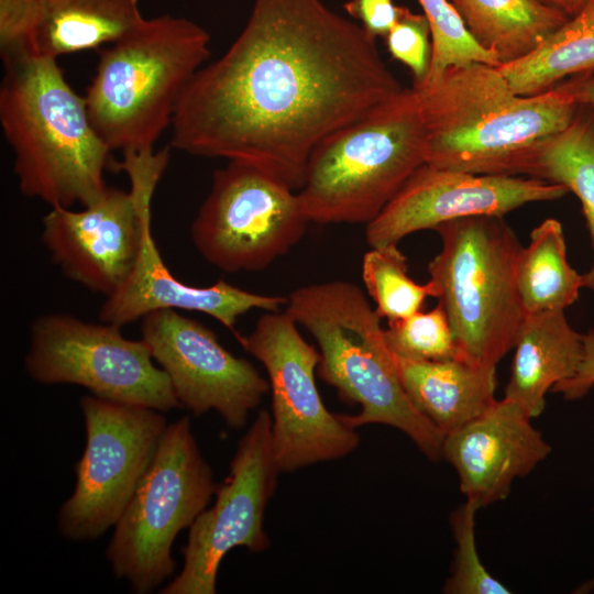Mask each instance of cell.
<instances>
[{
	"label": "cell",
	"mask_w": 594,
	"mask_h": 594,
	"mask_svg": "<svg viewBox=\"0 0 594 594\" xmlns=\"http://www.w3.org/2000/svg\"><path fill=\"white\" fill-rule=\"evenodd\" d=\"M375 41L321 0H254L228 51L186 86L169 147L255 166L298 191L324 138L404 89Z\"/></svg>",
	"instance_id": "1"
},
{
	"label": "cell",
	"mask_w": 594,
	"mask_h": 594,
	"mask_svg": "<svg viewBox=\"0 0 594 594\" xmlns=\"http://www.w3.org/2000/svg\"><path fill=\"white\" fill-rule=\"evenodd\" d=\"M3 68L0 124L21 194L51 208L97 201L109 187L111 151L94 129L84 97L57 59L28 55Z\"/></svg>",
	"instance_id": "2"
},
{
	"label": "cell",
	"mask_w": 594,
	"mask_h": 594,
	"mask_svg": "<svg viewBox=\"0 0 594 594\" xmlns=\"http://www.w3.org/2000/svg\"><path fill=\"white\" fill-rule=\"evenodd\" d=\"M426 128V163L484 175H513L529 147L565 129L579 105L551 89L517 95L497 67L470 63L413 86Z\"/></svg>",
	"instance_id": "3"
},
{
	"label": "cell",
	"mask_w": 594,
	"mask_h": 594,
	"mask_svg": "<svg viewBox=\"0 0 594 594\" xmlns=\"http://www.w3.org/2000/svg\"><path fill=\"white\" fill-rule=\"evenodd\" d=\"M285 311L316 340L320 377L361 406L358 415L339 414L346 426H392L430 460L442 459L444 435L407 396L381 318L359 286L330 280L296 288L287 296Z\"/></svg>",
	"instance_id": "4"
},
{
	"label": "cell",
	"mask_w": 594,
	"mask_h": 594,
	"mask_svg": "<svg viewBox=\"0 0 594 594\" xmlns=\"http://www.w3.org/2000/svg\"><path fill=\"white\" fill-rule=\"evenodd\" d=\"M209 33L169 14L146 19L100 51L84 97L94 129L124 154L154 152L178 101L210 56Z\"/></svg>",
	"instance_id": "5"
},
{
	"label": "cell",
	"mask_w": 594,
	"mask_h": 594,
	"mask_svg": "<svg viewBox=\"0 0 594 594\" xmlns=\"http://www.w3.org/2000/svg\"><path fill=\"white\" fill-rule=\"evenodd\" d=\"M425 163L419 98L404 88L314 148L298 196L309 222L367 224Z\"/></svg>",
	"instance_id": "6"
},
{
	"label": "cell",
	"mask_w": 594,
	"mask_h": 594,
	"mask_svg": "<svg viewBox=\"0 0 594 594\" xmlns=\"http://www.w3.org/2000/svg\"><path fill=\"white\" fill-rule=\"evenodd\" d=\"M435 231L442 249L428 264L429 279L450 321L460 358L496 367L514 348L526 316L516 283L521 242L497 216L460 218Z\"/></svg>",
	"instance_id": "7"
},
{
	"label": "cell",
	"mask_w": 594,
	"mask_h": 594,
	"mask_svg": "<svg viewBox=\"0 0 594 594\" xmlns=\"http://www.w3.org/2000/svg\"><path fill=\"white\" fill-rule=\"evenodd\" d=\"M217 485L184 416L167 425L146 471L113 526L106 558L136 594L156 590L175 571L177 535L207 508Z\"/></svg>",
	"instance_id": "8"
},
{
	"label": "cell",
	"mask_w": 594,
	"mask_h": 594,
	"mask_svg": "<svg viewBox=\"0 0 594 594\" xmlns=\"http://www.w3.org/2000/svg\"><path fill=\"white\" fill-rule=\"evenodd\" d=\"M169 146L141 155H123L118 165L129 190L108 187L80 210L56 207L43 217L41 240L52 261L69 279L105 295L114 293L138 258L151 201L169 158Z\"/></svg>",
	"instance_id": "9"
},
{
	"label": "cell",
	"mask_w": 594,
	"mask_h": 594,
	"mask_svg": "<svg viewBox=\"0 0 594 594\" xmlns=\"http://www.w3.org/2000/svg\"><path fill=\"white\" fill-rule=\"evenodd\" d=\"M153 361L146 343L125 338L119 326L52 312L31 326L24 369L40 384L77 385L98 398L162 413L182 408Z\"/></svg>",
	"instance_id": "10"
},
{
	"label": "cell",
	"mask_w": 594,
	"mask_h": 594,
	"mask_svg": "<svg viewBox=\"0 0 594 594\" xmlns=\"http://www.w3.org/2000/svg\"><path fill=\"white\" fill-rule=\"evenodd\" d=\"M86 447L74 465L75 487L57 514L67 540L90 541L113 527L130 502L167 427L153 408L85 395L79 400Z\"/></svg>",
	"instance_id": "11"
},
{
	"label": "cell",
	"mask_w": 594,
	"mask_h": 594,
	"mask_svg": "<svg viewBox=\"0 0 594 594\" xmlns=\"http://www.w3.org/2000/svg\"><path fill=\"white\" fill-rule=\"evenodd\" d=\"M308 222L297 190L231 161L213 172L190 237L204 260L222 272H261L300 241Z\"/></svg>",
	"instance_id": "12"
},
{
	"label": "cell",
	"mask_w": 594,
	"mask_h": 594,
	"mask_svg": "<svg viewBox=\"0 0 594 594\" xmlns=\"http://www.w3.org/2000/svg\"><path fill=\"white\" fill-rule=\"evenodd\" d=\"M238 341L268 377L272 395V443L280 472L341 459L360 442L355 429L324 406L316 385L320 353L284 311H265Z\"/></svg>",
	"instance_id": "13"
},
{
	"label": "cell",
	"mask_w": 594,
	"mask_h": 594,
	"mask_svg": "<svg viewBox=\"0 0 594 594\" xmlns=\"http://www.w3.org/2000/svg\"><path fill=\"white\" fill-rule=\"evenodd\" d=\"M280 473L273 452L272 417L258 411L239 441L230 472L216 487V501L189 527L182 548L184 565L161 594H215L219 566L237 547L268 548L264 513Z\"/></svg>",
	"instance_id": "14"
},
{
	"label": "cell",
	"mask_w": 594,
	"mask_h": 594,
	"mask_svg": "<svg viewBox=\"0 0 594 594\" xmlns=\"http://www.w3.org/2000/svg\"><path fill=\"white\" fill-rule=\"evenodd\" d=\"M141 339L167 374L182 406L194 416L217 411L234 429L270 391L254 365L228 351L212 330L174 309L143 317Z\"/></svg>",
	"instance_id": "15"
},
{
	"label": "cell",
	"mask_w": 594,
	"mask_h": 594,
	"mask_svg": "<svg viewBox=\"0 0 594 594\" xmlns=\"http://www.w3.org/2000/svg\"><path fill=\"white\" fill-rule=\"evenodd\" d=\"M559 184L534 177L484 175L422 164L365 228L371 248L398 244L407 235L473 216L504 217L519 207L564 197Z\"/></svg>",
	"instance_id": "16"
},
{
	"label": "cell",
	"mask_w": 594,
	"mask_h": 594,
	"mask_svg": "<svg viewBox=\"0 0 594 594\" xmlns=\"http://www.w3.org/2000/svg\"><path fill=\"white\" fill-rule=\"evenodd\" d=\"M531 417L504 397L444 436L442 458L457 471L465 501L479 509L505 499L515 479L528 475L551 448Z\"/></svg>",
	"instance_id": "17"
},
{
	"label": "cell",
	"mask_w": 594,
	"mask_h": 594,
	"mask_svg": "<svg viewBox=\"0 0 594 594\" xmlns=\"http://www.w3.org/2000/svg\"><path fill=\"white\" fill-rule=\"evenodd\" d=\"M286 301L287 297L252 293L222 279L205 287L185 284L165 265L150 219L130 275L106 297L99 319L122 328L157 310L196 311L212 317L235 336L241 316L254 309L278 311Z\"/></svg>",
	"instance_id": "18"
},
{
	"label": "cell",
	"mask_w": 594,
	"mask_h": 594,
	"mask_svg": "<svg viewBox=\"0 0 594 594\" xmlns=\"http://www.w3.org/2000/svg\"><path fill=\"white\" fill-rule=\"evenodd\" d=\"M513 349L504 397L535 418L546 407L547 393L576 374L584 359V334L569 324L564 310L528 314Z\"/></svg>",
	"instance_id": "19"
},
{
	"label": "cell",
	"mask_w": 594,
	"mask_h": 594,
	"mask_svg": "<svg viewBox=\"0 0 594 594\" xmlns=\"http://www.w3.org/2000/svg\"><path fill=\"white\" fill-rule=\"evenodd\" d=\"M392 354L407 396L444 436L472 421L496 400V367L459 358L413 361Z\"/></svg>",
	"instance_id": "20"
},
{
	"label": "cell",
	"mask_w": 594,
	"mask_h": 594,
	"mask_svg": "<svg viewBox=\"0 0 594 594\" xmlns=\"http://www.w3.org/2000/svg\"><path fill=\"white\" fill-rule=\"evenodd\" d=\"M144 16L139 0H37L31 54L62 55L114 43Z\"/></svg>",
	"instance_id": "21"
},
{
	"label": "cell",
	"mask_w": 594,
	"mask_h": 594,
	"mask_svg": "<svg viewBox=\"0 0 594 594\" xmlns=\"http://www.w3.org/2000/svg\"><path fill=\"white\" fill-rule=\"evenodd\" d=\"M513 175L559 184L573 193L581 201L594 253V105H579L565 129L525 151ZM583 287L594 292V258L583 274Z\"/></svg>",
	"instance_id": "22"
},
{
	"label": "cell",
	"mask_w": 594,
	"mask_h": 594,
	"mask_svg": "<svg viewBox=\"0 0 594 594\" xmlns=\"http://www.w3.org/2000/svg\"><path fill=\"white\" fill-rule=\"evenodd\" d=\"M473 38L501 65L532 52L569 16L539 0H450Z\"/></svg>",
	"instance_id": "23"
},
{
	"label": "cell",
	"mask_w": 594,
	"mask_h": 594,
	"mask_svg": "<svg viewBox=\"0 0 594 594\" xmlns=\"http://www.w3.org/2000/svg\"><path fill=\"white\" fill-rule=\"evenodd\" d=\"M520 96L551 90L565 77L594 73V0L544 37L528 55L497 67Z\"/></svg>",
	"instance_id": "24"
},
{
	"label": "cell",
	"mask_w": 594,
	"mask_h": 594,
	"mask_svg": "<svg viewBox=\"0 0 594 594\" xmlns=\"http://www.w3.org/2000/svg\"><path fill=\"white\" fill-rule=\"evenodd\" d=\"M516 283L526 315L565 310L583 287V275L568 262L561 223L549 218L530 232L517 260Z\"/></svg>",
	"instance_id": "25"
},
{
	"label": "cell",
	"mask_w": 594,
	"mask_h": 594,
	"mask_svg": "<svg viewBox=\"0 0 594 594\" xmlns=\"http://www.w3.org/2000/svg\"><path fill=\"white\" fill-rule=\"evenodd\" d=\"M362 279L377 316L388 322L420 311L427 297L437 296L433 282L418 284L408 276L407 258L397 244L371 248L363 255Z\"/></svg>",
	"instance_id": "26"
},
{
	"label": "cell",
	"mask_w": 594,
	"mask_h": 594,
	"mask_svg": "<svg viewBox=\"0 0 594 594\" xmlns=\"http://www.w3.org/2000/svg\"><path fill=\"white\" fill-rule=\"evenodd\" d=\"M418 2L430 24L432 43L430 68L424 82L436 79L451 66L470 63L501 66L498 57L473 38L449 0Z\"/></svg>",
	"instance_id": "27"
},
{
	"label": "cell",
	"mask_w": 594,
	"mask_h": 594,
	"mask_svg": "<svg viewBox=\"0 0 594 594\" xmlns=\"http://www.w3.org/2000/svg\"><path fill=\"white\" fill-rule=\"evenodd\" d=\"M387 346L397 356L413 361L460 358L455 338L442 305L388 322L384 329Z\"/></svg>",
	"instance_id": "28"
},
{
	"label": "cell",
	"mask_w": 594,
	"mask_h": 594,
	"mask_svg": "<svg viewBox=\"0 0 594 594\" xmlns=\"http://www.w3.org/2000/svg\"><path fill=\"white\" fill-rule=\"evenodd\" d=\"M477 507L465 501L451 515L455 541L452 571L443 592L448 594H508L510 590L495 579L480 560L475 543Z\"/></svg>",
	"instance_id": "29"
},
{
	"label": "cell",
	"mask_w": 594,
	"mask_h": 594,
	"mask_svg": "<svg viewBox=\"0 0 594 594\" xmlns=\"http://www.w3.org/2000/svg\"><path fill=\"white\" fill-rule=\"evenodd\" d=\"M389 54L411 73L413 86L422 84L431 62V30L426 15L399 7L398 15L384 36Z\"/></svg>",
	"instance_id": "30"
},
{
	"label": "cell",
	"mask_w": 594,
	"mask_h": 594,
	"mask_svg": "<svg viewBox=\"0 0 594 594\" xmlns=\"http://www.w3.org/2000/svg\"><path fill=\"white\" fill-rule=\"evenodd\" d=\"M37 0H0V56L7 65L31 54Z\"/></svg>",
	"instance_id": "31"
},
{
	"label": "cell",
	"mask_w": 594,
	"mask_h": 594,
	"mask_svg": "<svg viewBox=\"0 0 594 594\" xmlns=\"http://www.w3.org/2000/svg\"><path fill=\"white\" fill-rule=\"evenodd\" d=\"M345 11L372 37H384L395 23L399 6L392 0H350L344 3Z\"/></svg>",
	"instance_id": "32"
},
{
	"label": "cell",
	"mask_w": 594,
	"mask_h": 594,
	"mask_svg": "<svg viewBox=\"0 0 594 594\" xmlns=\"http://www.w3.org/2000/svg\"><path fill=\"white\" fill-rule=\"evenodd\" d=\"M584 359L576 374L552 388L561 393L566 399L583 397L594 386V330L584 334Z\"/></svg>",
	"instance_id": "33"
},
{
	"label": "cell",
	"mask_w": 594,
	"mask_h": 594,
	"mask_svg": "<svg viewBox=\"0 0 594 594\" xmlns=\"http://www.w3.org/2000/svg\"><path fill=\"white\" fill-rule=\"evenodd\" d=\"M554 89L565 94L578 105H594L593 74L573 76L561 81Z\"/></svg>",
	"instance_id": "34"
},
{
	"label": "cell",
	"mask_w": 594,
	"mask_h": 594,
	"mask_svg": "<svg viewBox=\"0 0 594 594\" xmlns=\"http://www.w3.org/2000/svg\"><path fill=\"white\" fill-rule=\"evenodd\" d=\"M543 4L564 13L569 18L579 12L590 0H539Z\"/></svg>",
	"instance_id": "35"
}]
</instances>
